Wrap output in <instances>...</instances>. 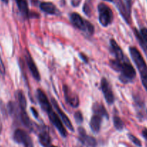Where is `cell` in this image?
<instances>
[{
    "label": "cell",
    "instance_id": "d6986e66",
    "mask_svg": "<svg viewBox=\"0 0 147 147\" xmlns=\"http://www.w3.org/2000/svg\"><path fill=\"white\" fill-rule=\"evenodd\" d=\"M17 3V7L20 10V13L24 16V17H27L29 15L28 4H27V0H15Z\"/></svg>",
    "mask_w": 147,
    "mask_h": 147
},
{
    "label": "cell",
    "instance_id": "7c38bea8",
    "mask_svg": "<svg viewBox=\"0 0 147 147\" xmlns=\"http://www.w3.org/2000/svg\"><path fill=\"white\" fill-rule=\"evenodd\" d=\"M25 59H26V63H27V67H28L29 70H30L33 77L36 80H37V81L40 80V73H39L38 70H37V66H36L35 63H34L33 60L32 59L30 53H29L27 51L26 52Z\"/></svg>",
    "mask_w": 147,
    "mask_h": 147
},
{
    "label": "cell",
    "instance_id": "3957f363",
    "mask_svg": "<svg viewBox=\"0 0 147 147\" xmlns=\"http://www.w3.org/2000/svg\"><path fill=\"white\" fill-rule=\"evenodd\" d=\"M70 20L72 24L76 28L85 32L89 34H92L94 32V26L87 20H85L76 12L71 13L70 14Z\"/></svg>",
    "mask_w": 147,
    "mask_h": 147
},
{
    "label": "cell",
    "instance_id": "8992f818",
    "mask_svg": "<svg viewBox=\"0 0 147 147\" xmlns=\"http://www.w3.org/2000/svg\"><path fill=\"white\" fill-rule=\"evenodd\" d=\"M48 116L49 119H50L51 123L53 124V126L59 131L60 134L63 137H66V136H67V132H66V129L63 126V123H62L61 120L59 117V116L53 110L50 111L49 113H48Z\"/></svg>",
    "mask_w": 147,
    "mask_h": 147
},
{
    "label": "cell",
    "instance_id": "5b68a950",
    "mask_svg": "<svg viewBox=\"0 0 147 147\" xmlns=\"http://www.w3.org/2000/svg\"><path fill=\"white\" fill-rule=\"evenodd\" d=\"M13 139L14 142L20 144H22L24 147H34L30 136L22 129H18L15 130L13 135Z\"/></svg>",
    "mask_w": 147,
    "mask_h": 147
},
{
    "label": "cell",
    "instance_id": "ac0fdd59",
    "mask_svg": "<svg viewBox=\"0 0 147 147\" xmlns=\"http://www.w3.org/2000/svg\"><path fill=\"white\" fill-rule=\"evenodd\" d=\"M39 142L43 147H48L51 144V139L47 131H42L39 134Z\"/></svg>",
    "mask_w": 147,
    "mask_h": 147
},
{
    "label": "cell",
    "instance_id": "2e32d148",
    "mask_svg": "<svg viewBox=\"0 0 147 147\" xmlns=\"http://www.w3.org/2000/svg\"><path fill=\"white\" fill-rule=\"evenodd\" d=\"M92 111H93L95 115L101 116V117H105L106 119L109 118L108 113L107 112L106 109L104 107V106L101 103H94L93 106H92Z\"/></svg>",
    "mask_w": 147,
    "mask_h": 147
},
{
    "label": "cell",
    "instance_id": "d590c367",
    "mask_svg": "<svg viewBox=\"0 0 147 147\" xmlns=\"http://www.w3.org/2000/svg\"><path fill=\"white\" fill-rule=\"evenodd\" d=\"M0 147H1V146H0Z\"/></svg>",
    "mask_w": 147,
    "mask_h": 147
},
{
    "label": "cell",
    "instance_id": "30bf717a",
    "mask_svg": "<svg viewBox=\"0 0 147 147\" xmlns=\"http://www.w3.org/2000/svg\"><path fill=\"white\" fill-rule=\"evenodd\" d=\"M37 98L39 103H40V107L42 108L43 111L47 112V113H49L50 111H52L51 105L49 103L47 96L43 93V90H40V89H37Z\"/></svg>",
    "mask_w": 147,
    "mask_h": 147
},
{
    "label": "cell",
    "instance_id": "4dcf8cb0",
    "mask_svg": "<svg viewBox=\"0 0 147 147\" xmlns=\"http://www.w3.org/2000/svg\"><path fill=\"white\" fill-rule=\"evenodd\" d=\"M142 135L144 137V139L147 140V129H144L142 131Z\"/></svg>",
    "mask_w": 147,
    "mask_h": 147
},
{
    "label": "cell",
    "instance_id": "5bb4252c",
    "mask_svg": "<svg viewBox=\"0 0 147 147\" xmlns=\"http://www.w3.org/2000/svg\"><path fill=\"white\" fill-rule=\"evenodd\" d=\"M113 1L116 4L120 13L124 18V20L127 22V23H130V14H131V12L127 9L123 1L122 0H113Z\"/></svg>",
    "mask_w": 147,
    "mask_h": 147
},
{
    "label": "cell",
    "instance_id": "44dd1931",
    "mask_svg": "<svg viewBox=\"0 0 147 147\" xmlns=\"http://www.w3.org/2000/svg\"><path fill=\"white\" fill-rule=\"evenodd\" d=\"M134 33H135V37H136V38L138 39V42H139L140 45H141V47H142V49L144 50V53H145L146 55H147V45L146 44L145 42L144 41V40H143L142 37H141V34H140V32L136 30V29L134 30Z\"/></svg>",
    "mask_w": 147,
    "mask_h": 147
},
{
    "label": "cell",
    "instance_id": "83f0119b",
    "mask_svg": "<svg viewBox=\"0 0 147 147\" xmlns=\"http://www.w3.org/2000/svg\"><path fill=\"white\" fill-rule=\"evenodd\" d=\"M82 0H71V4L74 7H78Z\"/></svg>",
    "mask_w": 147,
    "mask_h": 147
},
{
    "label": "cell",
    "instance_id": "f1b7e54d",
    "mask_svg": "<svg viewBox=\"0 0 147 147\" xmlns=\"http://www.w3.org/2000/svg\"><path fill=\"white\" fill-rule=\"evenodd\" d=\"M79 56H80V57L82 58V60H83L84 63H88V59L87 57H86V55H84L83 54V53H79Z\"/></svg>",
    "mask_w": 147,
    "mask_h": 147
},
{
    "label": "cell",
    "instance_id": "ffe728a7",
    "mask_svg": "<svg viewBox=\"0 0 147 147\" xmlns=\"http://www.w3.org/2000/svg\"><path fill=\"white\" fill-rule=\"evenodd\" d=\"M17 99H18L20 111H26V107H27L26 98L24 94L21 90L17 92Z\"/></svg>",
    "mask_w": 147,
    "mask_h": 147
},
{
    "label": "cell",
    "instance_id": "8fae6325",
    "mask_svg": "<svg viewBox=\"0 0 147 147\" xmlns=\"http://www.w3.org/2000/svg\"><path fill=\"white\" fill-rule=\"evenodd\" d=\"M51 102L53 106H54V108L56 109V112L59 113V116H60L61 118V120H62V121H63V123H64L65 126H66V127L71 131H74V126H72L71 122V121L69 120L68 116L63 113V111H62L61 109H60V107H59V105H58L57 102H56L53 98L51 99Z\"/></svg>",
    "mask_w": 147,
    "mask_h": 147
},
{
    "label": "cell",
    "instance_id": "d6a6232c",
    "mask_svg": "<svg viewBox=\"0 0 147 147\" xmlns=\"http://www.w3.org/2000/svg\"><path fill=\"white\" fill-rule=\"evenodd\" d=\"M1 129H2V127H1V123H0V134H1Z\"/></svg>",
    "mask_w": 147,
    "mask_h": 147
},
{
    "label": "cell",
    "instance_id": "7a4b0ae2",
    "mask_svg": "<svg viewBox=\"0 0 147 147\" xmlns=\"http://www.w3.org/2000/svg\"><path fill=\"white\" fill-rule=\"evenodd\" d=\"M129 52L133 61L139 71L141 78L147 77V65L140 52L134 47H130Z\"/></svg>",
    "mask_w": 147,
    "mask_h": 147
},
{
    "label": "cell",
    "instance_id": "6da1fadb",
    "mask_svg": "<svg viewBox=\"0 0 147 147\" xmlns=\"http://www.w3.org/2000/svg\"><path fill=\"white\" fill-rule=\"evenodd\" d=\"M110 64L112 69L120 73V80L123 83H129L135 78L136 73L134 67L129 62L112 60L110 61Z\"/></svg>",
    "mask_w": 147,
    "mask_h": 147
},
{
    "label": "cell",
    "instance_id": "9a60e30c",
    "mask_svg": "<svg viewBox=\"0 0 147 147\" xmlns=\"http://www.w3.org/2000/svg\"><path fill=\"white\" fill-rule=\"evenodd\" d=\"M101 123H102V117L97 115L94 114L91 118L89 126L90 129H92L94 133H98L100 130Z\"/></svg>",
    "mask_w": 147,
    "mask_h": 147
},
{
    "label": "cell",
    "instance_id": "d4e9b609",
    "mask_svg": "<svg viewBox=\"0 0 147 147\" xmlns=\"http://www.w3.org/2000/svg\"><path fill=\"white\" fill-rule=\"evenodd\" d=\"M139 32L144 41L147 45V28H142L140 30Z\"/></svg>",
    "mask_w": 147,
    "mask_h": 147
},
{
    "label": "cell",
    "instance_id": "f546056e",
    "mask_svg": "<svg viewBox=\"0 0 147 147\" xmlns=\"http://www.w3.org/2000/svg\"><path fill=\"white\" fill-rule=\"evenodd\" d=\"M31 111L33 112V115H34L35 117L37 119V118H38V114H37V111L35 110V108H31Z\"/></svg>",
    "mask_w": 147,
    "mask_h": 147
},
{
    "label": "cell",
    "instance_id": "cb8c5ba5",
    "mask_svg": "<svg viewBox=\"0 0 147 147\" xmlns=\"http://www.w3.org/2000/svg\"><path fill=\"white\" fill-rule=\"evenodd\" d=\"M74 119L76 123H79V124L82 123L83 122V116H82V112L79 111H76L74 114Z\"/></svg>",
    "mask_w": 147,
    "mask_h": 147
},
{
    "label": "cell",
    "instance_id": "e575fe53",
    "mask_svg": "<svg viewBox=\"0 0 147 147\" xmlns=\"http://www.w3.org/2000/svg\"><path fill=\"white\" fill-rule=\"evenodd\" d=\"M105 1H113V0H105Z\"/></svg>",
    "mask_w": 147,
    "mask_h": 147
},
{
    "label": "cell",
    "instance_id": "836d02e7",
    "mask_svg": "<svg viewBox=\"0 0 147 147\" xmlns=\"http://www.w3.org/2000/svg\"><path fill=\"white\" fill-rule=\"evenodd\" d=\"M48 147H57V146H53V145H52V144H50V146H48Z\"/></svg>",
    "mask_w": 147,
    "mask_h": 147
},
{
    "label": "cell",
    "instance_id": "277c9868",
    "mask_svg": "<svg viewBox=\"0 0 147 147\" xmlns=\"http://www.w3.org/2000/svg\"><path fill=\"white\" fill-rule=\"evenodd\" d=\"M99 11V21L103 27H108L113 20V14L111 9L104 3H100L98 5Z\"/></svg>",
    "mask_w": 147,
    "mask_h": 147
},
{
    "label": "cell",
    "instance_id": "9c48e42d",
    "mask_svg": "<svg viewBox=\"0 0 147 147\" xmlns=\"http://www.w3.org/2000/svg\"><path fill=\"white\" fill-rule=\"evenodd\" d=\"M79 140L80 142L86 147H96L97 146V141L95 138L92 137L90 136H88L86 134V131L82 127H79Z\"/></svg>",
    "mask_w": 147,
    "mask_h": 147
},
{
    "label": "cell",
    "instance_id": "603a6c76",
    "mask_svg": "<svg viewBox=\"0 0 147 147\" xmlns=\"http://www.w3.org/2000/svg\"><path fill=\"white\" fill-rule=\"evenodd\" d=\"M128 138H129L130 140H131V142H132L135 145V146H138V147H141V146H142V144H141V141H140L139 139H138V138L135 137V136H134V135L131 134H128Z\"/></svg>",
    "mask_w": 147,
    "mask_h": 147
},
{
    "label": "cell",
    "instance_id": "52a82bcc",
    "mask_svg": "<svg viewBox=\"0 0 147 147\" xmlns=\"http://www.w3.org/2000/svg\"><path fill=\"white\" fill-rule=\"evenodd\" d=\"M101 89H102L104 97H105L107 103L110 105L112 104L114 100H115V98H114V95L112 93V88L110 87V85L105 78H102V80H101Z\"/></svg>",
    "mask_w": 147,
    "mask_h": 147
},
{
    "label": "cell",
    "instance_id": "ba28073f",
    "mask_svg": "<svg viewBox=\"0 0 147 147\" xmlns=\"http://www.w3.org/2000/svg\"><path fill=\"white\" fill-rule=\"evenodd\" d=\"M63 93H64L65 99L66 102L71 107L77 108L79 105V99L78 96L74 93L71 90V89L67 86H63Z\"/></svg>",
    "mask_w": 147,
    "mask_h": 147
},
{
    "label": "cell",
    "instance_id": "4316f807",
    "mask_svg": "<svg viewBox=\"0 0 147 147\" xmlns=\"http://www.w3.org/2000/svg\"><path fill=\"white\" fill-rule=\"evenodd\" d=\"M141 78V82H142L143 86H144V88H145L146 90L147 91V77Z\"/></svg>",
    "mask_w": 147,
    "mask_h": 147
},
{
    "label": "cell",
    "instance_id": "1f68e13d",
    "mask_svg": "<svg viewBox=\"0 0 147 147\" xmlns=\"http://www.w3.org/2000/svg\"><path fill=\"white\" fill-rule=\"evenodd\" d=\"M1 1H2L3 2L5 3V4H7V3L9 2V0H1Z\"/></svg>",
    "mask_w": 147,
    "mask_h": 147
},
{
    "label": "cell",
    "instance_id": "484cf974",
    "mask_svg": "<svg viewBox=\"0 0 147 147\" xmlns=\"http://www.w3.org/2000/svg\"><path fill=\"white\" fill-rule=\"evenodd\" d=\"M124 4H125V7H126L127 9L131 12V0H124Z\"/></svg>",
    "mask_w": 147,
    "mask_h": 147
},
{
    "label": "cell",
    "instance_id": "e0dca14e",
    "mask_svg": "<svg viewBox=\"0 0 147 147\" xmlns=\"http://www.w3.org/2000/svg\"><path fill=\"white\" fill-rule=\"evenodd\" d=\"M40 8L42 11L49 14H56L57 9L56 6L51 2H42L40 4Z\"/></svg>",
    "mask_w": 147,
    "mask_h": 147
},
{
    "label": "cell",
    "instance_id": "7402d4cb",
    "mask_svg": "<svg viewBox=\"0 0 147 147\" xmlns=\"http://www.w3.org/2000/svg\"><path fill=\"white\" fill-rule=\"evenodd\" d=\"M113 124L115 129L118 131H122L124 128V123L122 119L118 116H115L113 117Z\"/></svg>",
    "mask_w": 147,
    "mask_h": 147
},
{
    "label": "cell",
    "instance_id": "4fadbf2b",
    "mask_svg": "<svg viewBox=\"0 0 147 147\" xmlns=\"http://www.w3.org/2000/svg\"><path fill=\"white\" fill-rule=\"evenodd\" d=\"M110 44L111 49L115 57V60H118V61H123L124 60V55L122 53V50H121L120 47L118 45V43L115 42V40L111 39L110 41Z\"/></svg>",
    "mask_w": 147,
    "mask_h": 147
}]
</instances>
